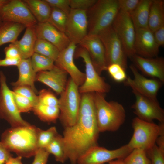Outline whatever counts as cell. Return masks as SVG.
I'll use <instances>...</instances> for the list:
<instances>
[{"label":"cell","instance_id":"cell-29","mask_svg":"<svg viewBox=\"0 0 164 164\" xmlns=\"http://www.w3.org/2000/svg\"><path fill=\"white\" fill-rule=\"evenodd\" d=\"M44 149L49 154H53L57 162L63 163L67 159L63 136L58 134Z\"/></svg>","mask_w":164,"mask_h":164},{"label":"cell","instance_id":"cell-26","mask_svg":"<svg viewBox=\"0 0 164 164\" xmlns=\"http://www.w3.org/2000/svg\"><path fill=\"white\" fill-rule=\"evenodd\" d=\"M38 23L47 22L51 7L45 0H24Z\"/></svg>","mask_w":164,"mask_h":164},{"label":"cell","instance_id":"cell-6","mask_svg":"<svg viewBox=\"0 0 164 164\" xmlns=\"http://www.w3.org/2000/svg\"><path fill=\"white\" fill-rule=\"evenodd\" d=\"M132 126L133 135L127 144L132 150L141 149L147 151L156 144L157 138L164 128V123L158 125L136 117L132 120Z\"/></svg>","mask_w":164,"mask_h":164},{"label":"cell","instance_id":"cell-32","mask_svg":"<svg viewBox=\"0 0 164 164\" xmlns=\"http://www.w3.org/2000/svg\"><path fill=\"white\" fill-rule=\"evenodd\" d=\"M68 15L60 10L51 7L47 22L59 30L65 33Z\"/></svg>","mask_w":164,"mask_h":164},{"label":"cell","instance_id":"cell-10","mask_svg":"<svg viewBox=\"0 0 164 164\" xmlns=\"http://www.w3.org/2000/svg\"><path fill=\"white\" fill-rule=\"evenodd\" d=\"M3 22L19 23L27 27H34L38 23L27 6L22 1L9 0L0 8Z\"/></svg>","mask_w":164,"mask_h":164},{"label":"cell","instance_id":"cell-1","mask_svg":"<svg viewBox=\"0 0 164 164\" xmlns=\"http://www.w3.org/2000/svg\"><path fill=\"white\" fill-rule=\"evenodd\" d=\"M94 93L80 94L77 120L72 126L65 127L64 144L67 159L77 164L79 158L91 147L97 145L100 132L94 102Z\"/></svg>","mask_w":164,"mask_h":164},{"label":"cell","instance_id":"cell-2","mask_svg":"<svg viewBox=\"0 0 164 164\" xmlns=\"http://www.w3.org/2000/svg\"><path fill=\"white\" fill-rule=\"evenodd\" d=\"M37 129L31 125L11 127L2 134L1 141L9 152L22 157L29 158L34 156L39 149Z\"/></svg>","mask_w":164,"mask_h":164},{"label":"cell","instance_id":"cell-13","mask_svg":"<svg viewBox=\"0 0 164 164\" xmlns=\"http://www.w3.org/2000/svg\"><path fill=\"white\" fill-rule=\"evenodd\" d=\"M132 92L135 100L132 108L136 117L148 122L156 120L160 123H164V111L158 100L144 96L134 90Z\"/></svg>","mask_w":164,"mask_h":164},{"label":"cell","instance_id":"cell-24","mask_svg":"<svg viewBox=\"0 0 164 164\" xmlns=\"http://www.w3.org/2000/svg\"><path fill=\"white\" fill-rule=\"evenodd\" d=\"M152 0H140L136 8L129 14L135 29L148 27L150 9Z\"/></svg>","mask_w":164,"mask_h":164},{"label":"cell","instance_id":"cell-17","mask_svg":"<svg viewBox=\"0 0 164 164\" xmlns=\"http://www.w3.org/2000/svg\"><path fill=\"white\" fill-rule=\"evenodd\" d=\"M79 45L87 50L94 68L100 75L106 70L104 48L97 35H87Z\"/></svg>","mask_w":164,"mask_h":164},{"label":"cell","instance_id":"cell-7","mask_svg":"<svg viewBox=\"0 0 164 164\" xmlns=\"http://www.w3.org/2000/svg\"><path fill=\"white\" fill-rule=\"evenodd\" d=\"M74 57L82 58L85 66V79L84 83L79 87L80 93L98 92L105 94L109 92L110 85L96 70L87 50L80 46L77 47Z\"/></svg>","mask_w":164,"mask_h":164},{"label":"cell","instance_id":"cell-49","mask_svg":"<svg viewBox=\"0 0 164 164\" xmlns=\"http://www.w3.org/2000/svg\"><path fill=\"white\" fill-rule=\"evenodd\" d=\"M22 157L18 156L15 158H10L5 164H22L21 160Z\"/></svg>","mask_w":164,"mask_h":164},{"label":"cell","instance_id":"cell-52","mask_svg":"<svg viewBox=\"0 0 164 164\" xmlns=\"http://www.w3.org/2000/svg\"><path fill=\"white\" fill-rule=\"evenodd\" d=\"M3 22V21L2 20V19L0 15V26L2 24V23Z\"/></svg>","mask_w":164,"mask_h":164},{"label":"cell","instance_id":"cell-15","mask_svg":"<svg viewBox=\"0 0 164 164\" xmlns=\"http://www.w3.org/2000/svg\"><path fill=\"white\" fill-rule=\"evenodd\" d=\"M87 11L71 9L68 15L65 33L71 42L79 44L87 35Z\"/></svg>","mask_w":164,"mask_h":164},{"label":"cell","instance_id":"cell-14","mask_svg":"<svg viewBox=\"0 0 164 164\" xmlns=\"http://www.w3.org/2000/svg\"><path fill=\"white\" fill-rule=\"evenodd\" d=\"M129 67L134 78L127 77L124 82L125 84L144 96L157 100L158 92L163 83L156 79L148 78L145 77L138 72L134 65H131Z\"/></svg>","mask_w":164,"mask_h":164},{"label":"cell","instance_id":"cell-9","mask_svg":"<svg viewBox=\"0 0 164 164\" xmlns=\"http://www.w3.org/2000/svg\"><path fill=\"white\" fill-rule=\"evenodd\" d=\"M104 46L107 66L117 63L125 70L127 56L122 43L112 25L97 35Z\"/></svg>","mask_w":164,"mask_h":164},{"label":"cell","instance_id":"cell-41","mask_svg":"<svg viewBox=\"0 0 164 164\" xmlns=\"http://www.w3.org/2000/svg\"><path fill=\"white\" fill-rule=\"evenodd\" d=\"M51 7H54L63 11L68 15L71 9L70 0H45Z\"/></svg>","mask_w":164,"mask_h":164},{"label":"cell","instance_id":"cell-28","mask_svg":"<svg viewBox=\"0 0 164 164\" xmlns=\"http://www.w3.org/2000/svg\"><path fill=\"white\" fill-rule=\"evenodd\" d=\"M32 111L42 121L47 122H55L59 118L58 106H51L37 103L34 105Z\"/></svg>","mask_w":164,"mask_h":164},{"label":"cell","instance_id":"cell-5","mask_svg":"<svg viewBox=\"0 0 164 164\" xmlns=\"http://www.w3.org/2000/svg\"><path fill=\"white\" fill-rule=\"evenodd\" d=\"M60 95L59 118L64 128L72 126L77 120L80 105L79 87L70 77L65 90Z\"/></svg>","mask_w":164,"mask_h":164},{"label":"cell","instance_id":"cell-37","mask_svg":"<svg viewBox=\"0 0 164 164\" xmlns=\"http://www.w3.org/2000/svg\"><path fill=\"white\" fill-rule=\"evenodd\" d=\"M38 102L51 106H58V99L51 91L43 89L39 92L38 95Z\"/></svg>","mask_w":164,"mask_h":164},{"label":"cell","instance_id":"cell-3","mask_svg":"<svg viewBox=\"0 0 164 164\" xmlns=\"http://www.w3.org/2000/svg\"><path fill=\"white\" fill-rule=\"evenodd\" d=\"M105 94L94 93V102L98 128L100 132L115 131L125 121V110L123 106L118 102L106 101Z\"/></svg>","mask_w":164,"mask_h":164},{"label":"cell","instance_id":"cell-18","mask_svg":"<svg viewBox=\"0 0 164 164\" xmlns=\"http://www.w3.org/2000/svg\"><path fill=\"white\" fill-rule=\"evenodd\" d=\"M159 48L153 32L148 27L135 29V54L145 58L155 57L159 53Z\"/></svg>","mask_w":164,"mask_h":164},{"label":"cell","instance_id":"cell-36","mask_svg":"<svg viewBox=\"0 0 164 164\" xmlns=\"http://www.w3.org/2000/svg\"><path fill=\"white\" fill-rule=\"evenodd\" d=\"M106 70L111 78L116 82H124L127 78L125 70L118 64H110L107 67Z\"/></svg>","mask_w":164,"mask_h":164},{"label":"cell","instance_id":"cell-12","mask_svg":"<svg viewBox=\"0 0 164 164\" xmlns=\"http://www.w3.org/2000/svg\"><path fill=\"white\" fill-rule=\"evenodd\" d=\"M112 25L122 43L127 57L130 58L135 54V29L130 14L119 10Z\"/></svg>","mask_w":164,"mask_h":164},{"label":"cell","instance_id":"cell-47","mask_svg":"<svg viewBox=\"0 0 164 164\" xmlns=\"http://www.w3.org/2000/svg\"><path fill=\"white\" fill-rule=\"evenodd\" d=\"M22 59H11L5 58L0 59V67H7L18 65Z\"/></svg>","mask_w":164,"mask_h":164},{"label":"cell","instance_id":"cell-44","mask_svg":"<svg viewBox=\"0 0 164 164\" xmlns=\"http://www.w3.org/2000/svg\"><path fill=\"white\" fill-rule=\"evenodd\" d=\"M49 154L44 149H39L34 155L32 164H46Z\"/></svg>","mask_w":164,"mask_h":164},{"label":"cell","instance_id":"cell-25","mask_svg":"<svg viewBox=\"0 0 164 164\" xmlns=\"http://www.w3.org/2000/svg\"><path fill=\"white\" fill-rule=\"evenodd\" d=\"M26 28L21 24L8 22H3L0 26V46L17 40L18 37Z\"/></svg>","mask_w":164,"mask_h":164},{"label":"cell","instance_id":"cell-48","mask_svg":"<svg viewBox=\"0 0 164 164\" xmlns=\"http://www.w3.org/2000/svg\"><path fill=\"white\" fill-rule=\"evenodd\" d=\"M156 144L161 150L164 151V128L161 131L156 141Z\"/></svg>","mask_w":164,"mask_h":164},{"label":"cell","instance_id":"cell-22","mask_svg":"<svg viewBox=\"0 0 164 164\" xmlns=\"http://www.w3.org/2000/svg\"><path fill=\"white\" fill-rule=\"evenodd\" d=\"M19 72L18 80L12 82L13 87L26 85L31 87L36 93L37 91L35 85L36 73L34 70L31 63L30 59H22L17 66Z\"/></svg>","mask_w":164,"mask_h":164},{"label":"cell","instance_id":"cell-33","mask_svg":"<svg viewBox=\"0 0 164 164\" xmlns=\"http://www.w3.org/2000/svg\"><path fill=\"white\" fill-rule=\"evenodd\" d=\"M125 164H151L146 151L141 149H135L124 159Z\"/></svg>","mask_w":164,"mask_h":164},{"label":"cell","instance_id":"cell-51","mask_svg":"<svg viewBox=\"0 0 164 164\" xmlns=\"http://www.w3.org/2000/svg\"><path fill=\"white\" fill-rule=\"evenodd\" d=\"M9 0H0V8L6 4Z\"/></svg>","mask_w":164,"mask_h":164},{"label":"cell","instance_id":"cell-38","mask_svg":"<svg viewBox=\"0 0 164 164\" xmlns=\"http://www.w3.org/2000/svg\"><path fill=\"white\" fill-rule=\"evenodd\" d=\"M146 152L151 164H164V151L156 144Z\"/></svg>","mask_w":164,"mask_h":164},{"label":"cell","instance_id":"cell-11","mask_svg":"<svg viewBox=\"0 0 164 164\" xmlns=\"http://www.w3.org/2000/svg\"><path fill=\"white\" fill-rule=\"evenodd\" d=\"M132 150L127 144L112 150L94 146L79 158L77 164H104L115 159H124Z\"/></svg>","mask_w":164,"mask_h":164},{"label":"cell","instance_id":"cell-20","mask_svg":"<svg viewBox=\"0 0 164 164\" xmlns=\"http://www.w3.org/2000/svg\"><path fill=\"white\" fill-rule=\"evenodd\" d=\"M34 28L37 39L49 42L60 51L67 48L71 42L64 32L59 30L47 22L37 23Z\"/></svg>","mask_w":164,"mask_h":164},{"label":"cell","instance_id":"cell-16","mask_svg":"<svg viewBox=\"0 0 164 164\" xmlns=\"http://www.w3.org/2000/svg\"><path fill=\"white\" fill-rule=\"evenodd\" d=\"M77 45L71 42L68 46L60 51L55 61L56 66L63 69L70 76V77L79 87L85 79V73L80 71L75 65L73 60Z\"/></svg>","mask_w":164,"mask_h":164},{"label":"cell","instance_id":"cell-21","mask_svg":"<svg viewBox=\"0 0 164 164\" xmlns=\"http://www.w3.org/2000/svg\"><path fill=\"white\" fill-rule=\"evenodd\" d=\"M67 73L55 65L51 69L39 72L36 76V81L48 86L58 94L65 90L68 81Z\"/></svg>","mask_w":164,"mask_h":164},{"label":"cell","instance_id":"cell-8","mask_svg":"<svg viewBox=\"0 0 164 164\" xmlns=\"http://www.w3.org/2000/svg\"><path fill=\"white\" fill-rule=\"evenodd\" d=\"M0 117L12 127L31 125L21 117L15 102L12 91L8 86L6 77L2 71H0Z\"/></svg>","mask_w":164,"mask_h":164},{"label":"cell","instance_id":"cell-45","mask_svg":"<svg viewBox=\"0 0 164 164\" xmlns=\"http://www.w3.org/2000/svg\"><path fill=\"white\" fill-rule=\"evenodd\" d=\"M155 40L158 46L164 45V25L153 32Z\"/></svg>","mask_w":164,"mask_h":164},{"label":"cell","instance_id":"cell-40","mask_svg":"<svg viewBox=\"0 0 164 164\" xmlns=\"http://www.w3.org/2000/svg\"><path fill=\"white\" fill-rule=\"evenodd\" d=\"M96 0H70L71 9L87 11L96 3Z\"/></svg>","mask_w":164,"mask_h":164},{"label":"cell","instance_id":"cell-50","mask_svg":"<svg viewBox=\"0 0 164 164\" xmlns=\"http://www.w3.org/2000/svg\"><path fill=\"white\" fill-rule=\"evenodd\" d=\"M109 164H125L123 159H118L113 160L109 162Z\"/></svg>","mask_w":164,"mask_h":164},{"label":"cell","instance_id":"cell-19","mask_svg":"<svg viewBox=\"0 0 164 164\" xmlns=\"http://www.w3.org/2000/svg\"><path fill=\"white\" fill-rule=\"evenodd\" d=\"M130 58L134 65L145 75L164 82L163 58H145L135 54Z\"/></svg>","mask_w":164,"mask_h":164},{"label":"cell","instance_id":"cell-30","mask_svg":"<svg viewBox=\"0 0 164 164\" xmlns=\"http://www.w3.org/2000/svg\"><path fill=\"white\" fill-rule=\"evenodd\" d=\"M36 53L49 58L54 61L57 59L60 51L55 46L46 40L37 39L34 48Z\"/></svg>","mask_w":164,"mask_h":164},{"label":"cell","instance_id":"cell-46","mask_svg":"<svg viewBox=\"0 0 164 164\" xmlns=\"http://www.w3.org/2000/svg\"><path fill=\"white\" fill-rule=\"evenodd\" d=\"M12 157L9 152L0 141V164H5Z\"/></svg>","mask_w":164,"mask_h":164},{"label":"cell","instance_id":"cell-31","mask_svg":"<svg viewBox=\"0 0 164 164\" xmlns=\"http://www.w3.org/2000/svg\"><path fill=\"white\" fill-rule=\"evenodd\" d=\"M30 59L32 67L36 73L50 70L55 66L54 60L36 53H33Z\"/></svg>","mask_w":164,"mask_h":164},{"label":"cell","instance_id":"cell-4","mask_svg":"<svg viewBox=\"0 0 164 164\" xmlns=\"http://www.w3.org/2000/svg\"><path fill=\"white\" fill-rule=\"evenodd\" d=\"M120 10L118 0H98L87 11L89 35H97L111 26Z\"/></svg>","mask_w":164,"mask_h":164},{"label":"cell","instance_id":"cell-35","mask_svg":"<svg viewBox=\"0 0 164 164\" xmlns=\"http://www.w3.org/2000/svg\"><path fill=\"white\" fill-rule=\"evenodd\" d=\"M12 93L15 102L20 113L32 110L34 104L30 100L13 91Z\"/></svg>","mask_w":164,"mask_h":164},{"label":"cell","instance_id":"cell-39","mask_svg":"<svg viewBox=\"0 0 164 164\" xmlns=\"http://www.w3.org/2000/svg\"><path fill=\"white\" fill-rule=\"evenodd\" d=\"M13 91L29 99L34 106L38 102L36 93L29 86L23 85L13 87Z\"/></svg>","mask_w":164,"mask_h":164},{"label":"cell","instance_id":"cell-23","mask_svg":"<svg viewBox=\"0 0 164 164\" xmlns=\"http://www.w3.org/2000/svg\"><path fill=\"white\" fill-rule=\"evenodd\" d=\"M37 39L34 27H26L24 33L19 40L13 43L18 49L22 59L30 58L34 53V48Z\"/></svg>","mask_w":164,"mask_h":164},{"label":"cell","instance_id":"cell-27","mask_svg":"<svg viewBox=\"0 0 164 164\" xmlns=\"http://www.w3.org/2000/svg\"><path fill=\"white\" fill-rule=\"evenodd\" d=\"M164 25V1L152 0L150 6L148 28L153 32Z\"/></svg>","mask_w":164,"mask_h":164},{"label":"cell","instance_id":"cell-34","mask_svg":"<svg viewBox=\"0 0 164 164\" xmlns=\"http://www.w3.org/2000/svg\"><path fill=\"white\" fill-rule=\"evenodd\" d=\"M58 134L54 126L45 130L38 128L37 139L38 149H44Z\"/></svg>","mask_w":164,"mask_h":164},{"label":"cell","instance_id":"cell-42","mask_svg":"<svg viewBox=\"0 0 164 164\" xmlns=\"http://www.w3.org/2000/svg\"><path fill=\"white\" fill-rule=\"evenodd\" d=\"M140 0H118L120 10L130 14L137 7Z\"/></svg>","mask_w":164,"mask_h":164},{"label":"cell","instance_id":"cell-43","mask_svg":"<svg viewBox=\"0 0 164 164\" xmlns=\"http://www.w3.org/2000/svg\"><path fill=\"white\" fill-rule=\"evenodd\" d=\"M5 58L11 59H22L18 49L13 43H11L4 49Z\"/></svg>","mask_w":164,"mask_h":164}]
</instances>
